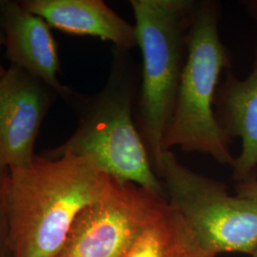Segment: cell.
I'll return each mask as SVG.
<instances>
[{
  "instance_id": "obj_1",
  "label": "cell",
  "mask_w": 257,
  "mask_h": 257,
  "mask_svg": "<svg viewBox=\"0 0 257 257\" xmlns=\"http://www.w3.org/2000/svg\"><path fill=\"white\" fill-rule=\"evenodd\" d=\"M109 177L85 156L40 155L29 165L10 170L14 257H55L76 216L101 195Z\"/></svg>"
},
{
  "instance_id": "obj_2",
  "label": "cell",
  "mask_w": 257,
  "mask_h": 257,
  "mask_svg": "<svg viewBox=\"0 0 257 257\" xmlns=\"http://www.w3.org/2000/svg\"><path fill=\"white\" fill-rule=\"evenodd\" d=\"M137 74L128 51L114 47L110 75L101 91L77 96L79 122L63 144L41 156H85L107 175L165 195L136 121Z\"/></svg>"
},
{
  "instance_id": "obj_3",
  "label": "cell",
  "mask_w": 257,
  "mask_h": 257,
  "mask_svg": "<svg viewBox=\"0 0 257 257\" xmlns=\"http://www.w3.org/2000/svg\"><path fill=\"white\" fill-rule=\"evenodd\" d=\"M130 3L143 59L136 121L157 175L165 155L163 140L175 109L197 2L131 0Z\"/></svg>"
},
{
  "instance_id": "obj_4",
  "label": "cell",
  "mask_w": 257,
  "mask_h": 257,
  "mask_svg": "<svg viewBox=\"0 0 257 257\" xmlns=\"http://www.w3.org/2000/svg\"><path fill=\"white\" fill-rule=\"evenodd\" d=\"M219 7L213 0L196 3L187 38V58L175 109L163 140L164 152L211 156L221 165H234L230 139L216 118L214 102L221 73L230 67L219 36Z\"/></svg>"
},
{
  "instance_id": "obj_5",
  "label": "cell",
  "mask_w": 257,
  "mask_h": 257,
  "mask_svg": "<svg viewBox=\"0 0 257 257\" xmlns=\"http://www.w3.org/2000/svg\"><path fill=\"white\" fill-rule=\"evenodd\" d=\"M158 177L166 196L206 248L251 254L257 246V201L232 196L226 186L184 166L172 151Z\"/></svg>"
},
{
  "instance_id": "obj_6",
  "label": "cell",
  "mask_w": 257,
  "mask_h": 257,
  "mask_svg": "<svg viewBox=\"0 0 257 257\" xmlns=\"http://www.w3.org/2000/svg\"><path fill=\"white\" fill-rule=\"evenodd\" d=\"M167 196L110 176L79 212L55 257H126Z\"/></svg>"
},
{
  "instance_id": "obj_7",
  "label": "cell",
  "mask_w": 257,
  "mask_h": 257,
  "mask_svg": "<svg viewBox=\"0 0 257 257\" xmlns=\"http://www.w3.org/2000/svg\"><path fill=\"white\" fill-rule=\"evenodd\" d=\"M58 93L36 76L11 65L0 78V168L34 160L39 130Z\"/></svg>"
},
{
  "instance_id": "obj_8",
  "label": "cell",
  "mask_w": 257,
  "mask_h": 257,
  "mask_svg": "<svg viewBox=\"0 0 257 257\" xmlns=\"http://www.w3.org/2000/svg\"><path fill=\"white\" fill-rule=\"evenodd\" d=\"M0 22L5 36L6 56L12 65L46 83L59 96L73 99L74 92L57 78V46L46 21L29 13L20 1L0 0Z\"/></svg>"
},
{
  "instance_id": "obj_9",
  "label": "cell",
  "mask_w": 257,
  "mask_h": 257,
  "mask_svg": "<svg viewBox=\"0 0 257 257\" xmlns=\"http://www.w3.org/2000/svg\"><path fill=\"white\" fill-rule=\"evenodd\" d=\"M214 109L230 140L239 138L242 142L232 176L239 183L250 181L257 169V48L252 70L246 78L240 79L226 70L225 80L216 92Z\"/></svg>"
},
{
  "instance_id": "obj_10",
  "label": "cell",
  "mask_w": 257,
  "mask_h": 257,
  "mask_svg": "<svg viewBox=\"0 0 257 257\" xmlns=\"http://www.w3.org/2000/svg\"><path fill=\"white\" fill-rule=\"evenodd\" d=\"M20 3L51 27L67 34L97 37L126 51L138 46L135 26L102 0H24Z\"/></svg>"
},
{
  "instance_id": "obj_11",
  "label": "cell",
  "mask_w": 257,
  "mask_h": 257,
  "mask_svg": "<svg viewBox=\"0 0 257 257\" xmlns=\"http://www.w3.org/2000/svg\"><path fill=\"white\" fill-rule=\"evenodd\" d=\"M168 198L141 231L126 257H216Z\"/></svg>"
},
{
  "instance_id": "obj_12",
  "label": "cell",
  "mask_w": 257,
  "mask_h": 257,
  "mask_svg": "<svg viewBox=\"0 0 257 257\" xmlns=\"http://www.w3.org/2000/svg\"><path fill=\"white\" fill-rule=\"evenodd\" d=\"M9 170L0 168V257H14L8 211Z\"/></svg>"
},
{
  "instance_id": "obj_13",
  "label": "cell",
  "mask_w": 257,
  "mask_h": 257,
  "mask_svg": "<svg viewBox=\"0 0 257 257\" xmlns=\"http://www.w3.org/2000/svg\"><path fill=\"white\" fill-rule=\"evenodd\" d=\"M235 191L240 197L257 201V180L255 179L237 184Z\"/></svg>"
},
{
  "instance_id": "obj_14",
  "label": "cell",
  "mask_w": 257,
  "mask_h": 257,
  "mask_svg": "<svg viewBox=\"0 0 257 257\" xmlns=\"http://www.w3.org/2000/svg\"><path fill=\"white\" fill-rule=\"evenodd\" d=\"M246 6L248 7V12L250 13V15L257 20V0L246 2Z\"/></svg>"
},
{
  "instance_id": "obj_15",
  "label": "cell",
  "mask_w": 257,
  "mask_h": 257,
  "mask_svg": "<svg viewBox=\"0 0 257 257\" xmlns=\"http://www.w3.org/2000/svg\"><path fill=\"white\" fill-rule=\"evenodd\" d=\"M4 42H5V36H4V31H3L2 25H1V22H0V47L2 46V45H4ZM6 72H7V71L0 64V78H1L4 74H6Z\"/></svg>"
},
{
  "instance_id": "obj_16",
  "label": "cell",
  "mask_w": 257,
  "mask_h": 257,
  "mask_svg": "<svg viewBox=\"0 0 257 257\" xmlns=\"http://www.w3.org/2000/svg\"><path fill=\"white\" fill-rule=\"evenodd\" d=\"M251 255L252 257H257V246L256 248H254V250H253V252L251 253Z\"/></svg>"
}]
</instances>
